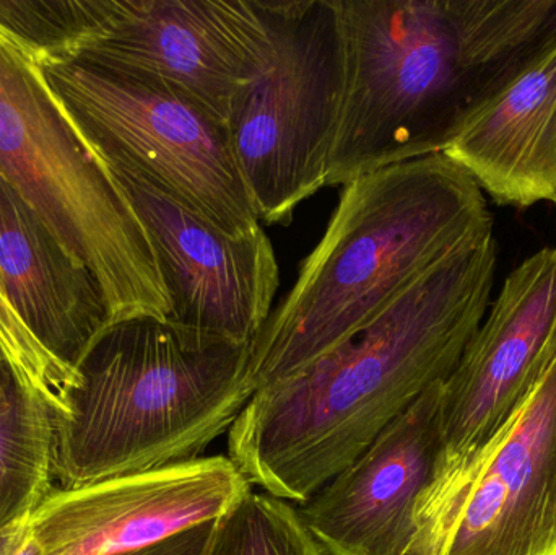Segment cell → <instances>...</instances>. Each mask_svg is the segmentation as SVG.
Wrapping results in <instances>:
<instances>
[{"label":"cell","instance_id":"obj_19","mask_svg":"<svg viewBox=\"0 0 556 555\" xmlns=\"http://www.w3.org/2000/svg\"><path fill=\"white\" fill-rule=\"evenodd\" d=\"M214 525L215 521L194 525L149 546L116 555H204L214 533Z\"/></svg>","mask_w":556,"mask_h":555},{"label":"cell","instance_id":"obj_18","mask_svg":"<svg viewBox=\"0 0 556 555\" xmlns=\"http://www.w3.org/2000/svg\"><path fill=\"white\" fill-rule=\"evenodd\" d=\"M0 358L15 380L38 396L55 417L67 411L75 378L55 364L13 312L0 283Z\"/></svg>","mask_w":556,"mask_h":555},{"label":"cell","instance_id":"obj_7","mask_svg":"<svg viewBox=\"0 0 556 555\" xmlns=\"http://www.w3.org/2000/svg\"><path fill=\"white\" fill-rule=\"evenodd\" d=\"M100 155L121 160L231 237L260 230L230 130L165 81L81 61L39 67Z\"/></svg>","mask_w":556,"mask_h":555},{"label":"cell","instance_id":"obj_9","mask_svg":"<svg viewBox=\"0 0 556 555\" xmlns=\"http://www.w3.org/2000/svg\"><path fill=\"white\" fill-rule=\"evenodd\" d=\"M273 55L263 0H93L74 61L165 81L228 126Z\"/></svg>","mask_w":556,"mask_h":555},{"label":"cell","instance_id":"obj_17","mask_svg":"<svg viewBox=\"0 0 556 555\" xmlns=\"http://www.w3.org/2000/svg\"><path fill=\"white\" fill-rule=\"evenodd\" d=\"M204 555L323 554L290 502L251 489L215 520Z\"/></svg>","mask_w":556,"mask_h":555},{"label":"cell","instance_id":"obj_4","mask_svg":"<svg viewBox=\"0 0 556 555\" xmlns=\"http://www.w3.org/2000/svg\"><path fill=\"white\" fill-rule=\"evenodd\" d=\"M75 374L55 420L61 488L202 458L256 393L251 344L155 316L108 326Z\"/></svg>","mask_w":556,"mask_h":555},{"label":"cell","instance_id":"obj_11","mask_svg":"<svg viewBox=\"0 0 556 555\" xmlns=\"http://www.w3.org/2000/svg\"><path fill=\"white\" fill-rule=\"evenodd\" d=\"M408 555H556V357Z\"/></svg>","mask_w":556,"mask_h":555},{"label":"cell","instance_id":"obj_3","mask_svg":"<svg viewBox=\"0 0 556 555\" xmlns=\"http://www.w3.org/2000/svg\"><path fill=\"white\" fill-rule=\"evenodd\" d=\"M492 231L482 189L444 153L343 186L323 238L251 344L256 391L358 335L438 264Z\"/></svg>","mask_w":556,"mask_h":555},{"label":"cell","instance_id":"obj_5","mask_svg":"<svg viewBox=\"0 0 556 555\" xmlns=\"http://www.w3.org/2000/svg\"><path fill=\"white\" fill-rule=\"evenodd\" d=\"M0 179L100 283L110 326L168 318L149 235L38 65L0 35Z\"/></svg>","mask_w":556,"mask_h":555},{"label":"cell","instance_id":"obj_14","mask_svg":"<svg viewBox=\"0 0 556 555\" xmlns=\"http://www.w3.org/2000/svg\"><path fill=\"white\" fill-rule=\"evenodd\" d=\"M0 283L20 321L77 381L78 362L110 326L100 283L0 179Z\"/></svg>","mask_w":556,"mask_h":555},{"label":"cell","instance_id":"obj_8","mask_svg":"<svg viewBox=\"0 0 556 555\" xmlns=\"http://www.w3.org/2000/svg\"><path fill=\"white\" fill-rule=\"evenodd\" d=\"M556 357V248L539 251L503 283L441 390L437 463L414 515L415 546L457 485L505 429Z\"/></svg>","mask_w":556,"mask_h":555},{"label":"cell","instance_id":"obj_22","mask_svg":"<svg viewBox=\"0 0 556 555\" xmlns=\"http://www.w3.org/2000/svg\"><path fill=\"white\" fill-rule=\"evenodd\" d=\"M552 202H555V204H556V195H555V199H554V201H552Z\"/></svg>","mask_w":556,"mask_h":555},{"label":"cell","instance_id":"obj_2","mask_svg":"<svg viewBox=\"0 0 556 555\" xmlns=\"http://www.w3.org/2000/svg\"><path fill=\"white\" fill-rule=\"evenodd\" d=\"M345 91L326 186L444 153L556 46V0H337Z\"/></svg>","mask_w":556,"mask_h":555},{"label":"cell","instance_id":"obj_1","mask_svg":"<svg viewBox=\"0 0 556 555\" xmlns=\"http://www.w3.org/2000/svg\"><path fill=\"white\" fill-rule=\"evenodd\" d=\"M495 273L492 231L438 264L358 335L257 390L228 430V458L267 494L309 501L453 374L485 319Z\"/></svg>","mask_w":556,"mask_h":555},{"label":"cell","instance_id":"obj_16","mask_svg":"<svg viewBox=\"0 0 556 555\" xmlns=\"http://www.w3.org/2000/svg\"><path fill=\"white\" fill-rule=\"evenodd\" d=\"M54 481L55 416L10 375L0 403V538L35 514Z\"/></svg>","mask_w":556,"mask_h":555},{"label":"cell","instance_id":"obj_15","mask_svg":"<svg viewBox=\"0 0 556 555\" xmlns=\"http://www.w3.org/2000/svg\"><path fill=\"white\" fill-rule=\"evenodd\" d=\"M498 204L556 195V46L525 72L450 149Z\"/></svg>","mask_w":556,"mask_h":555},{"label":"cell","instance_id":"obj_21","mask_svg":"<svg viewBox=\"0 0 556 555\" xmlns=\"http://www.w3.org/2000/svg\"><path fill=\"white\" fill-rule=\"evenodd\" d=\"M10 375H12V371L7 367L5 362L0 358V403H2L7 380H9Z\"/></svg>","mask_w":556,"mask_h":555},{"label":"cell","instance_id":"obj_10","mask_svg":"<svg viewBox=\"0 0 556 555\" xmlns=\"http://www.w3.org/2000/svg\"><path fill=\"white\" fill-rule=\"evenodd\" d=\"M142 222L169 303V321L253 344L273 313L280 267L263 227L231 237L127 163L100 155Z\"/></svg>","mask_w":556,"mask_h":555},{"label":"cell","instance_id":"obj_13","mask_svg":"<svg viewBox=\"0 0 556 555\" xmlns=\"http://www.w3.org/2000/svg\"><path fill=\"white\" fill-rule=\"evenodd\" d=\"M444 381L402 416L300 508L323 555H407L418 499L430 484Z\"/></svg>","mask_w":556,"mask_h":555},{"label":"cell","instance_id":"obj_12","mask_svg":"<svg viewBox=\"0 0 556 555\" xmlns=\"http://www.w3.org/2000/svg\"><path fill=\"white\" fill-rule=\"evenodd\" d=\"M253 489L227 456L55 488L29 517L42 555H116L230 510Z\"/></svg>","mask_w":556,"mask_h":555},{"label":"cell","instance_id":"obj_20","mask_svg":"<svg viewBox=\"0 0 556 555\" xmlns=\"http://www.w3.org/2000/svg\"><path fill=\"white\" fill-rule=\"evenodd\" d=\"M0 555H42L28 520L0 538Z\"/></svg>","mask_w":556,"mask_h":555},{"label":"cell","instance_id":"obj_6","mask_svg":"<svg viewBox=\"0 0 556 555\" xmlns=\"http://www.w3.org/2000/svg\"><path fill=\"white\" fill-rule=\"evenodd\" d=\"M274 36L269 67L228 119L260 220L288 224L326 186L345 91V41L337 0H263Z\"/></svg>","mask_w":556,"mask_h":555}]
</instances>
